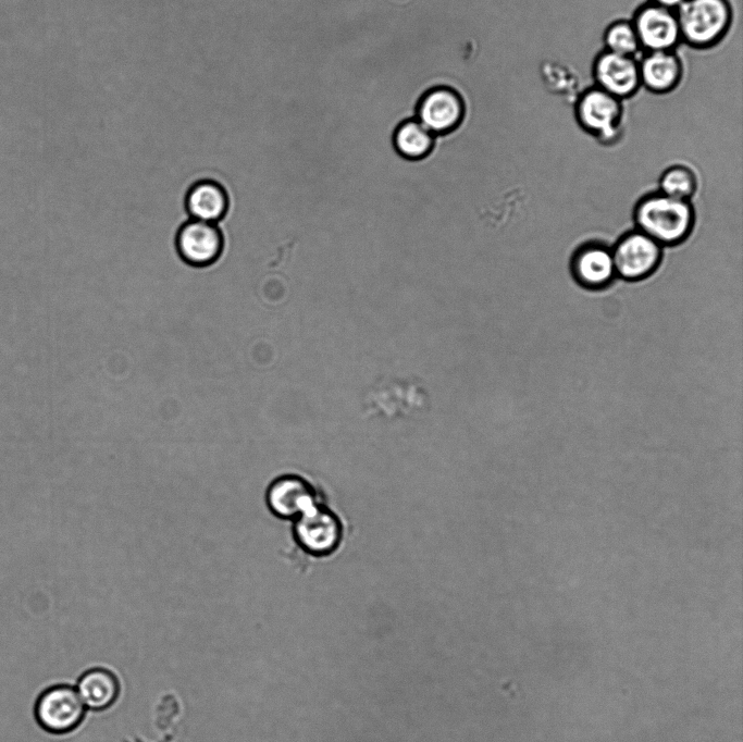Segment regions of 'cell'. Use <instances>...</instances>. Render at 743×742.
<instances>
[{
    "label": "cell",
    "mask_w": 743,
    "mask_h": 742,
    "mask_svg": "<svg viewBox=\"0 0 743 742\" xmlns=\"http://www.w3.org/2000/svg\"><path fill=\"white\" fill-rule=\"evenodd\" d=\"M693 220V209L688 200L661 193L643 199L635 210L640 231L660 245L681 242L690 233Z\"/></svg>",
    "instance_id": "cell-2"
},
{
    "label": "cell",
    "mask_w": 743,
    "mask_h": 742,
    "mask_svg": "<svg viewBox=\"0 0 743 742\" xmlns=\"http://www.w3.org/2000/svg\"><path fill=\"white\" fill-rule=\"evenodd\" d=\"M75 688L87 710L92 712L108 709L120 695L119 679L106 668L86 670L77 678Z\"/></svg>",
    "instance_id": "cell-13"
},
{
    "label": "cell",
    "mask_w": 743,
    "mask_h": 742,
    "mask_svg": "<svg viewBox=\"0 0 743 742\" xmlns=\"http://www.w3.org/2000/svg\"><path fill=\"white\" fill-rule=\"evenodd\" d=\"M637 61L641 87L653 94H669L682 82L683 62L676 50L645 51Z\"/></svg>",
    "instance_id": "cell-12"
},
{
    "label": "cell",
    "mask_w": 743,
    "mask_h": 742,
    "mask_svg": "<svg viewBox=\"0 0 743 742\" xmlns=\"http://www.w3.org/2000/svg\"><path fill=\"white\" fill-rule=\"evenodd\" d=\"M176 245L184 261L195 267H206L220 257L223 237L214 223L191 220L179 228Z\"/></svg>",
    "instance_id": "cell-10"
},
{
    "label": "cell",
    "mask_w": 743,
    "mask_h": 742,
    "mask_svg": "<svg viewBox=\"0 0 743 742\" xmlns=\"http://www.w3.org/2000/svg\"><path fill=\"white\" fill-rule=\"evenodd\" d=\"M541 76L545 87L554 95L574 99L579 95V78L568 66L548 61L541 67Z\"/></svg>",
    "instance_id": "cell-18"
},
{
    "label": "cell",
    "mask_w": 743,
    "mask_h": 742,
    "mask_svg": "<svg viewBox=\"0 0 743 742\" xmlns=\"http://www.w3.org/2000/svg\"><path fill=\"white\" fill-rule=\"evenodd\" d=\"M87 708L75 684L54 683L45 689L36 700L34 714L38 725L49 733L67 734L84 722Z\"/></svg>",
    "instance_id": "cell-4"
},
{
    "label": "cell",
    "mask_w": 743,
    "mask_h": 742,
    "mask_svg": "<svg viewBox=\"0 0 743 742\" xmlns=\"http://www.w3.org/2000/svg\"><path fill=\"white\" fill-rule=\"evenodd\" d=\"M433 134L418 120L403 122L394 134V146L397 152L411 160L424 158L432 150Z\"/></svg>",
    "instance_id": "cell-16"
},
{
    "label": "cell",
    "mask_w": 743,
    "mask_h": 742,
    "mask_svg": "<svg viewBox=\"0 0 743 742\" xmlns=\"http://www.w3.org/2000/svg\"><path fill=\"white\" fill-rule=\"evenodd\" d=\"M654 4L676 11L684 0H647Z\"/></svg>",
    "instance_id": "cell-20"
},
{
    "label": "cell",
    "mask_w": 743,
    "mask_h": 742,
    "mask_svg": "<svg viewBox=\"0 0 743 742\" xmlns=\"http://www.w3.org/2000/svg\"><path fill=\"white\" fill-rule=\"evenodd\" d=\"M418 121L432 134L455 129L463 116V102L451 88L435 87L426 91L418 103Z\"/></svg>",
    "instance_id": "cell-11"
},
{
    "label": "cell",
    "mask_w": 743,
    "mask_h": 742,
    "mask_svg": "<svg viewBox=\"0 0 743 742\" xmlns=\"http://www.w3.org/2000/svg\"><path fill=\"white\" fill-rule=\"evenodd\" d=\"M641 49L645 51H671L681 42L676 11L644 2L631 20Z\"/></svg>",
    "instance_id": "cell-6"
},
{
    "label": "cell",
    "mask_w": 743,
    "mask_h": 742,
    "mask_svg": "<svg viewBox=\"0 0 743 742\" xmlns=\"http://www.w3.org/2000/svg\"><path fill=\"white\" fill-rule=\"evenodd\" d=\"M604 49L629 57H635L641 46L631 20L611 22L603 33Z\"/></svg>",
    "instance_id": "cell-17"
},
{
    "label": "cell",
    "mask_w": 743,
    "mask_h": 742,
    "mask_svg": "<svg viewBox=\"0 0 743 742\" xmlns=\"http://www.w3.org/2000/svg\"><path fill=\"white\" fill-rule=\"evenodd\" d=\"M573 114L578 125L602 144H612L621 136L623 100L595 85L579 92L573 101Z\"/></svg>",
    "instance_id": "cell-3"
},
{
    "label": "cell",
    "mask_w": 743,
    "mask_h": 742,
    "mask_svg": "<svg viewBox=\"0 0 743 742\" xmlns=\"http://www.w3.org/2000/svg\"><path fill=\"white\" fill-rule=\"evenodd\" d=\"M616 274L640 280L651 274L661 258V245L637 231L623 236L611 251Z\"/></svg>",
    "instance_id": "cell-8"
},
{
    "label": "cell",
    "mask_w": 743,
    "mask_h": 742,
    "mask_svg": "<svg viewBox=\"0 0 743 742\" xmlns=\"http://www.w3.org/2000/svg\"><path fill=\"white\" fill-rule=\"evenodd\" d=\"M681 42L706 50L721 42L733 22L729 0H684L676 10Z\"/></svg>",
    "instance_id": "cell-1"
},
{
    "label": "cell",
    "mask_w": 743,
    "mask_h": 742,
    "mask_svg": "<svg viewBox=\"0 0 743 742\" xmlns=\"http://www.w3.org/2000/svg\"><path fill=\"white\" fill-rule=\"evenodd\" d=\"M186 207L194 220L214 223L227 211V194L219 183L201 181L189 189Z\"/></svg>",
    "instance_id": "cell-14"
},
{
    "label": "cell",
    "mask_w": 743,
    "mask_h": 742,
    "mask_svg": "<svg viewBox=\"0 0 743 742\" xmlns=\"http://www.w3.org/2000/svg\"><path fill=\"white\" fill-rule=\"evenodd\" d=\"M265 503L275 517L294 520L320 500L315 489L305 478L284 474L268 486Z\"/></svg>",
    "instance_id": "cell-9"
},
{
    "label": "cell",
    "mask_w": 743,
    "mask_h": 742,
    "mask_svg": "<svg viewBox=\"0 0 743 742\" xmlns=\"http://www.w3.org/2000/svg\"><path fill=\"white\" fill-rule=\"evenodd\" d=\"M592 78L596 87L621 100L633 97L641 88L637 59L605 49L593 60Z\"/></svg>",
    "instance_id": "cell-7"
},
{
    "label": "cell",
    "mask_w": 743,
    "mask_h": 742,
    "mask_svg": "<svg viewBox=\"0 0 743 742\" xmlns=\"http://www.w3.org/2000/svg\"><path fill=\"white\" fill-rule=\"evenodd\" d=\"M573 271L577 279L587 287H600L616 274L612 253L600 246L585 247L578 252Z\"/></svg>",
    "instance_id": "cell-15"
},
{
    "label": "cell",
    "mask_w": 743,
    "mask_h": 742,
    "mask_svg": "<svg viewBox=\"0 0 743 742\" xmlns=\"http://www.w3.org/2000/svg\"><path fill=\"white\" fill-rule=\"evenodd\" d=\"M293 535L298 546L315 557L332 555L343 540V524L337 515L321 502L293 520Z\"/></svg>",
    "instance_id": "cell-5"
},
{
    "label": "cell",
    "mask_w": 743,
    "mask_h": 742,
    "mask_svg": "<svg viewBox=\"0 0 743 742\" xmlns=\"http://www.w3.org/2000/svg\"><path fill=\"white\" fill-rule=\"evenodd\" d=\"M659 186L661 194L676 199L688 200L694 193L696 183L689 169L674 165L662 173Z\"/></svg>",
    "instance_id": "cell-19"
}]
</instances>
